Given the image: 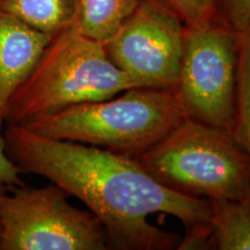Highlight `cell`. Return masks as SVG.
Segmentation results:
<instances>
[{
  "mask_svg": "<svg viewBox=\"0 0 250 250\" xmlns=\"http://www.w3.org/2000/svg\"><path fill=\"white\" fill-rule=\"evenodd\" d=\"M8 158L22 174L45 177L101 221L109 249H210V199L182 195L131 156L41 136L19 124L2 130Z\"/></svg>",
  "mask_w": 250,
  "mask_h": 250,
  "instance_id": "obj_1",
  "label": "cell"
},
{
  "mask_svg": "<svg viewBox=\"0 0 250 250\" xmlns=\"http://www.w3.org/2000/svg\"><path fill=\"white\" fill-rule=\"evenodd\" d=\"M186 118L175 90L134 87L120 96L79 103L19 125L49 138L86 144L136 159Z\"/></svg>",
  "mask_w": 250,
  "mask_h": 250,
  "instance_id": "obj_2",
  "label": "cell"
},
{
  "mask_svg": "<svg viewBox=\"0 0 250 250\" xmlns=\"http://www.w3.org/2000/svg\"><path fill=\"white\" fill-rule=\"evenodd\" d=\"M142 87L118 68L103 43L74 27L56 34L8 104L6 124H22L83 102L110 99Z\"/></svg>",
  "mask_w": 250,
  "mask_h": 250,
  "instance_id": "obj_3",
  "label": "cell"
},
{
  "mask_svg": "<svg viewBox=\"0 0 250 250\" xmlns=\"http://www.w3.org/2000/svg\"><path fill=\"white\" fill-rule=\"evenodd\" d=\"M136 160L168 189L206 199H250V159L232 131L186 118Z\"/></svg>",
  "mask_w": 250,
  "mask_h": 250,
  "instance_id": "obj_4",
  "label": "cell"
},
{
  "mask_svg": "<svg viewBox=\"0 0 250 250\" xmlns=\"http://www.w3.org/2000/svg\"><path fill=\"white\" fill-rule=\"evenodd\" d=\"M68 197L54 183L0 190V250L109 249L101 221Z\"/></svg>",
  "mask_w": 250,
  "mask_h": 250,
  "instance_id": "obj_5",
  "label": "cell"
},
{
  "mask_svg": "<svg viewBox=\"0 0 250 250\" xmlns=\"http://www.w3.org/2000/svg\"><path fill=\"white\" fill-rule=\"evenodd\" d=\"M241 34L221 18L187 27L175 93L187 118L233 130Z\"/></svg>",
  "mask_w": 250,
  "mask_h": 250,
  "instance_id": "obj_6",
  "label": "cell"
},
{
  "mask_svg": "<svg viewBox=\"0 0 250 250\" xmlns=\"http://www.w3.org/2000/svg\"><path fill=\"white\" fill-rule=\"evenodd\" d=\"M186 24L161 0H143L103 43L111 62L142 87L175 90Z\"/></svg>",
  "mask_w": 250,
  "mask_h": 250,
  "instance_id": "obj_7",
  "label": "cell"
},
{
  "mask_svg": "<svg viewBox=\"0 0 250 250\" xmlns=\"http://www.w3.org/2000/svg\"><path fill=\"white\" fill-rule=\"evenodd\" d=\"M54 35L28 26L0 11V131L7 121L8 104L19 86L35 67Z\"/></svg>",
  "mask_w": 250,
  "mask_h": 250,
  "instance_id": "obj_8",
  "label": "cell"
},
{
  "mask_svg": "<svg viewBox=\"0 0 250 250\" xmlns=\"http://www.w3.org/2000/svg\"><path fill=\"white\" fill-rule=\"evenodd\" d=\"M78 7L79 0H0V11L50 35L73 27Z\"/></svg>",
  "mask_w": 250,
  "mask_h": 250,
  "instance_id": "obj_9",
  "label": "cell"
},
{
  "mask_svg": "<svg viewBox=\"0 0 250 250\" xmlns=\"http://www.w3.org/2000/svg\"><path fill=\"white\" fill-rule=\"evenodd\" d=\"M211 245L219 250H250V199H210Z\"/></svg>",
  "mask_w": 250,
  "mask_h": 250,
  "instance_id": "obj_10",
  "label": "cell"
},
{
  "mask_svg": "<svg viewBox=\"0 0 250 250\" xmlns=\"http://www.w3.org/2000/svg\"><path fill=\"white\" fill-rule=\"evenodd\" d=\"M143 0H79L74 28L89 39L104 43Z\"/></svg>",
  "mask_w": 250,
  "mask_h": 250,
  "instance_id": "obj_11",
  "label": "cell"
},
{
  "mask_svg": "<svg viewBox=\"0 0 250 250\" xmlns=\"http://www.w3.org/2000/svg\"><path fill=\"white\" fill-rule=\"evenodd\" d=\"M240 34L236 104L232 132L250 159V26Z\"/></svg>",
  "mask_w": 250,
  "mask_h": 250,
  "instance_id": "obj_12",
  "label": "cell"
},
{
  "mask_svg": "<svg viewBox=\"0 0 250 250\" xmlns=\"http://www.w3.org/2000/svg\"><path fill=\"white\" fill-rule=\"evenodd\" d=\"M174 11L187 27H201L210 23L218 14L215 0H161Z\"/></svg>",
  "mask_w": 250,
  "mask_h": 250,
  "instance_id": "obj_13",
  "label": "cell"
},
{
  "mask_svg": "<svg viewBox=\"0 0 250 250\" xmlns=\"http://www.w3.org/2000/svg\"><path fill=\"white\" fill-rule=\"evenodd\" d=\"M218 14L233 29L241 33L250 26V0H215Z\"/></svg>",
  "mask_w": 250,
  "mask_h": 250,
  "instance_id": "obj_14",
  "label": "cell"
},
{
  "mask_svg": "<svg viewBox=\"0 0 250 250\" xmlns=\"http://www.w3.org/2000/svg\"><path fill=\"white\" fill-rule=\"evenodd\" d=\"M21 175V170L12 162L6 153L5 140L0 131V190L23 184Z\"/></svg>",
  "mask_w": 250,
  "mask_h": 250,
  "instance_id": "obj_15",
  "label": "cell"
}]
</instances>
